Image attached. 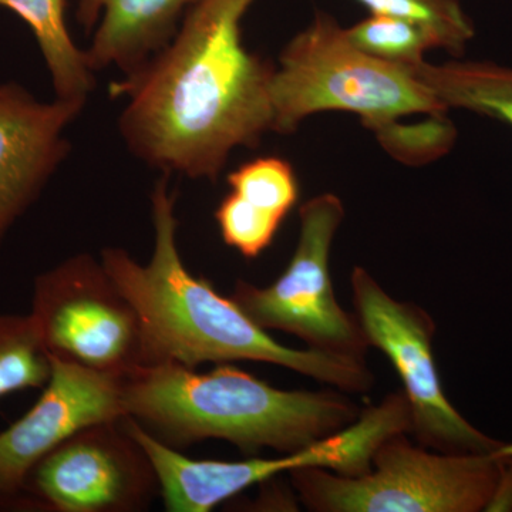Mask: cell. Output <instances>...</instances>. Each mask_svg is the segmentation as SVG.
<instances>
[{
	"label": "cell",
	"instance_id": "16",
	"mask_svg": "<svg viewBox=\"0 0 512 512\" xmlns=\"http://www.w3.org/2000/svg\"><path fill=\"white\" fill-rule=\"evenodd\" d=\"M52 363L28 315H0V397L45 386Z\"/></svg>",
	"mask_w": 512,
	"mask_h": 512
},
{
	"label": "cell",
	"instance_id": "4",
	"mask_svg": "<svg viewBox=\"0 0 512 512\" xmlns=\"http://www.w3.org/2000/svg\"><path fill=\"white\" fill-rule=\"evenodd\" d=\"M269 93L274 131L282 134L320 111L355 113L376 133L400 117L447 111L413 70L367 55L326 12L282 50Z\"/></svg>",
	"mask_w": 512,
	"mask_h": 512
},
{
	"label": "cell",
	"instance_id": "14",
	"mask_svg": "<svg viewBox=\"0 0 512 512\" xmlns=\"http://www.w3.org/2000/svg\"><path fill=\"white\" fill-rule=\"evenodd\" d=\"M35 37L52 80L56 99L86 103L93 92L94 70L86 50L74 43L66 22L67 0H0Z\"/></svg>",
	"mask_w": 512,
	"mask_h": 512
},
{
	"label": "cell",
	"instance_id": "6",
	"mask_svg": "<svg viewBox=\"0 0 512 512\" xmlns=\"http://www.w3.org/2000/svg\"><path fill=\"white\" fill-rule=\"evenodd\" d=\"M123 424L150 458L165 510L170 512L211 511L252 485L299 468L320 467L342 476H363L372 470L377 447L404 427L402 412L382 400L377 406L367 407L346 429L302 450L276 458L221 461L187 457L131 417L124 416Z\"/></svg>",
	"mask_w": 512,
	"mask_h": 512
},
{
	"label": "cell",
	"instance_id": "2",
	"mask_svg": "<svg viewBox=\"0 0 512 512\" xmlns=\"http://www.w3.org/2000/svg\"><path fill=\"white\" fill-rule=\"evenodd\" d=\"M154 248L141 264L126 249L101 251V264L130 301L143 329L146 365L174 362L188 367L204 363H268L330 384L345 393H365L375 377L365 359L292 349L259 328L229 296L205 278L192 275L177 245V194L168 174L151 191Z\"/></svg>",
	"mask_w": 512,
	"mask_h": 512
},
{
	"label": "cell",
	"instance_id": "10",
	"mask_svg": "<svg viewBox=\"0 0 512 512\" xmlns=\"http://www.w3.org/2000/svg\"><path fill=\"white\" fill-rule=\"evenodd\" d=\"M160 494L146 451L120 420L77 431L30 471L18 507L55 512H136Z\"/></svg>",
	"mask_w": 512,
	"mask_h": 512
},
{
	"label": "cell",
	"instance_id": "19",
	"mask_svg": "<svg viewBox=\"0 0 512 512\" xmlns=\"http://www.w3.org/2000/svg\"><path fill=\"white\" fill-rule=\"evenodd\" d=\"M231 192L258 210L288 217L299 198L292 165L284 158L259 157L242 164L227 177Z\"/></svg>",
	"mask_w": 512,
	"mask_h": 512
},
{
	"label": "cell",
	"instance_id": "20",
	"mask_svg": "<svg viewBox=\"0 0 512 512\" xmlns=\"http://www.w3.org/2000/svg\"><path fill=\"white\" fill-rule=\"evenodd\" d=\"M215 220L225 244L248 259L261 255L274 242L285 221L271 212L252 207L234 192H229L220 202Z\"/></svg>",
	"mask_w": 512,
	"mask_h": 512
},
{
	"label": "cell",
	"instance_id": "1",
	"mask_svg": "<svg viewBox=\"0 0 512 512\" xmlns=\"http://www.w3.org/2000/svg\"><path fill=\"white\" fill-rule=\"evenodd\" d=\"M255 0H194L177 32L136 72L111 84L124 96L128 150L163 174L217 180L229 154L274 131V67L242 43Z\"/></svg>",
	"mask_w": 512,
	"mask_h": 512
},
{
	"label": "cell",
	"instance_id": "18",
	"mask_svg": "<svg viewBox=\"0 0 512 512\" xmlns=\"http://www.w3.org/2000/svg\"><path fill=\"white\" fill-rule=\"evenodd\" d=\"M373 15L393 16L426 26L441 43V50L461 57L476 36L473 20L460 0H357Z\"/></svg>",
	"mask_w": 512,
	"mask_h": 512
},
{
	"label": "cell",
	"instance_id": "11",
	"mask_svg": "<svg viewBox=\"0 0 512 512\" xmlns=\"http://www.w3.org/2000/svg\"><path fill=\"white\" fill-rule=\"evenodd\" d=\"M43 393L28 413L0 431V507H18L32 468L92 424L126 416L121 377L55 355Z\"/></svg>",
	"mask_w": 512,
	"mask_h": 512
},
{
	"label": "cell",
	"instance_id": "3",
	"mask_svg": "<svg viewBox=\"0 0 512 512\" xmlns=\"http://www.w3.org/2000/svg\"><path fill=\"white\" fill-rule=\"evenodd\" d=\"M124 412L171 447L224 440L255 456L292 453L346 429L359 407L336 390L276 389L231 363L210 372L164 362L121 377Z\"/></svg>",
	"mask_w": 512,
	"mask_h": 512
},
{
	"label": "cell",
	"instance_id": "8",
	"mask_svg": "<svg viewBox=\"0 0 512 512\" xmlns=\"http://www.w3.org/2000/svg\"><path fill=\"white\" fill-rule=\"evenodd\" d=\"M29 316L49 355L117 377L146 365L136 309L93 255L37 275Z\"/></svg>",
	"mask_w": 512,
	"mask_h": 512
},
{
	"label": "cell",
	"instance_id": "9",
	"mask_svg": "<svg viewBox=\"0 0 512 512\" xmlns=\"http://www.w3.org/2000/svg\"><path fill=\"white\" fill-rule=\"evenodd\" d=\"M355 315L370 348L390 360L403 383L410 433L420 446L450 454L488 453L503 441L487 436L447 399L434 359L436 325L416 303L389 295L365 268L350 276Z\"/></svg>",
	"mask_w": 512,
	"mask_h": 512
},
{
	"label": "cell",
	"instance_id": "7",
	"mask_svg": "<svg viewBox=\"0 0 512 512\" xmlns=\"http://www.w3.org/2000/svg\"><path fill=\"white\" fill-rule=\"evenodd\" d=\"M301 234L291 262L274 284L238 279L231 298L259 328L279 330L311 349L365 359L369 342L356 315L339 305L330 251L345 207L338 195H316L301 207Z\"/></svg>",
	"mask_w": 512,
	"mask_h": 512
},
{
	"label": "cell",
	"instance_id": "5",
	"mask_svg": "<svg viewBox=\"0 0 512 512\" xmlns=\"http://www.w3.org/2000/svg\"><path fill=\"white\" fill-rule=\"evenodd\" d=\"M512 443L488 453L450 454L414 446L407 433L387 437L372 470L349 477L328 468L291 471L298 497L318 512L490 511Z\"/></svg>",
	"mask_w": 512,
	"mask_h": 512
},
{
	"label": "cell",
	"instance_id": "13",
	"mask_svg": "<svg viewBox=\"0 0 512 512\" xmlns=\"http://www.w3.org/2000/svg\"><path fill=\"white\" fill-rule=\"evenodd\" d=\"M194 0H76V19L87 33L90 67L127 74L148 62L177 32Z\"/></svg>",
	"mask_w": 512,
	"mask_h": 512
},
{
	"label": "cell",
	"instance_id": "17",
	"mask_svg": "<svg viewBox=\"0 0 512 512\" xmlns=\"http://www.w3.org/2000/svg\"><path fill=\"white\" fill-rule=\"evenodd\" d=\"M353 45L367 55L414 69L429 50L441 49L439 37L426 26L393 16L373 15L346 29Z\"/></svg>",
	"mask_w": 512,
	"mask_h": 512
},
{
	"label": "cell",
	"instance_id": "12",
	"mask_svg": "<svg viewBox=\"0 0 512 512\" xmlns=\"http://www.w3.org/2000/svg\"><path fill=\"white\" fill-rule=\"evenodd\" d=\"M84 106L40 101L18 83L0 84V242L69 154L64 133Z\"/></svg>",
	"mask_w": 512,
	"mask_h": 512
},
{
	"label": "cell",
	"instance_id": "15",
	"mask_svg": "<svg viewBox=\"0 0 512 512\" xmlns=\"http://www.w3.org/2000/svg\"><path fill=\"white\" fill-rule=\"evenodd\" d=\"M446 109H463L512 128V67L484 60L423 62L412 69Z\"/></svg>",
	"mask_w": 512,
	"mask_h": 512
}]
</instances>
